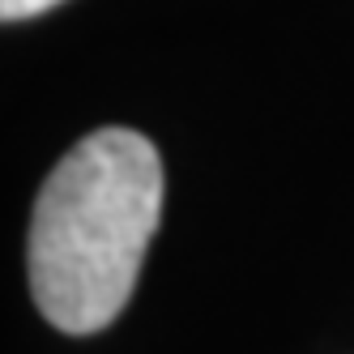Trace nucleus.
<instances>
[{"mask_svg": "<svg viewBox=\"0 0 354 354\" xmlns=\"http://www.w3.org/2000/svg\"><path fill=\"white\" fill-rule=\"evenodd\" d=\"M162 218V158L133 129L82 137L43 180L26 269L30 295L60 333H98L133 299Z\"/></svg>", "mask_w": 354, "mask_h": 354, "instance_id": "nucleus-1", "label": "nucleus"}, {"mask_svg": "<svg viewBox=\"0 0 354 354\" xmlns=\"http://www.w3.org/2000/svg\"><path fill=\"white\" fill-rule=\"evenodd\" d=\"M64 5V0H0V17L5 21H26V17H39L47 9Z\"/></svg>", "mask_w": 354, "mask_h": 354, "instance_id": "nucleus-2", "label": "nucleus"}]
</instances>
